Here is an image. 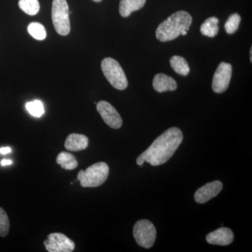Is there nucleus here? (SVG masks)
<instances>
[{
  "label": "nucleus",
  "instance_id": "nucleus-1",
  "mask_svg": "<svg viewBox=\"0 0 252 252\" xmlns=\"http://www.w3.org/2000/svg\"><path fill=\"white\" fill-rule=\"evenodd\" d=\"M183 141L180 128L170 127L157 137L150 147L137 158V165L142 166L144 162L152 166H158L168 161Z\"/></svg>",
  "mask_w": 252,
  "mask_h": 252
},
{
  "label": "nucleus",
  "instance_id": "nucleus-2",
  "mask_svg": "<svg viewBox=\"0 0 252 252\" xmlns=\"http://www.w3.org/2000/svg\"><path fill=\"white\" fill-rule=\"evenodd\" d=\"M191 23L192 17L188 12L177 11L159 25L156 35L162 42L173 40L181 35L182 32H188Z\"/></svg>",
  "mask_w": 252,
  "mask_h": 252
},
{
  "label": "nucleus",
  "instance_id": "nucleus-3",
  "mask_svg": "<svg viewBox=\"0 0 252 252\" xmlns=\"http://www.w3.org/2000/svg\"><path fill=\"white\" fill-rule=\"evenodd\" d=\"M109 168L104 162H99L88 167L86 170H80L77 179L84 188L99 187L103 185L108 178Z\"/></svg>",
  "mask_w": 252,
  "mask_h": 252
},
{
  "label": "nucleus",
  "instance_id": "nucleus-4",
  "mask_svg": "<svg viewBox=\"0 0 252 252\" xmlns=\"http://www.w3.org/2000/svg\"><path fill=\"white\" fill-rule=\"evenodd\" d=\"M104 77L113 87L118 90H125L128 86L127 77L119 62L112 58H106L101 63Z\"/></svg>",
  "mask_w": 252,
  "mask_h": 252
},
{
  "label": "nucleus",
  "instance_id": "nucleus-5",
  "mask_svg": "<svg viewBox=\"0 0 252 252\" xmlns=\"http://www.w3.org/2000/svg\"><path fill=\"white\" fill-rule=\"evenodd\" d=\"M51 17L55 30L60 35L67 36L70 32L69 6L66 0L53 1Z\"/></svg>",
  "mask_w": 252,
  "mask_h": 252
},
{
  "label": "nucleus",
  "instance_id": "nucleus-6",
  "mask_svg": "<svg viewBox=\"0 0 252 252\" xmlns=\"http://www.w3.org/2000/svg\"><path fill=\"white\" fill-rule=\"evenodd\" d=\"M136 243L146 249L152 248L157 238V230L150 220H141L136 222L133 228Z\"/></svg>",
  "mask_w": 252,
  "mask_h": 252
},
{
  "label": "nucleus",
  "instance_id": "nucleus-7",
  "mask_svg": "<svg viewBox=\"0 0 252 252\" xmlns=\"http://www.w3.org/2000/svg\"><path fill=\"white\" fill-rule=\"evenodd\" d=\"M44 244L46 250L49 252H72L75 249L74 242L61 233H51Z\"/></svg>",
  "mask_w": 252,
  "mask_h": 252
},
{
  "label": "nucleus",
  "instance_id": "nucleus-8",
  "mask_svg": "<svg viewBox=\"0 0 252 252\" xmlns=\"http://www.w3.org/2000/svg\"><path fill=\"white\" fill-rule=\"evenodd\" d=\"M232 65L222 62L217 67L212 80V89L216 94H222L228 89L232 76Z\"/></svg>",
  "mask_w": 252,
  "mask_h": 252
},
{
  "label": "nucleus",
  "instance_id": "nucleus-9",
  "mask_svg": "<svg viewBox=\"0 0 252 252\" xmlns=\"http://www.w3.org/2000/svg\"><path fill=\"white\" fill-rule=\"evenodd\" d=\"M97 110L105 124L114 129L120 128L123 121L117 109L106 101H99L97 104Z\"/></svg>",
  "mask_w": 252,
  "mask_h": 252
},
{
  "label": "nucleus",
  "instance_id": "nucleus-10",
  "mask_svg": "<svg viewBox=\"0 0 252 252\" xmlns=\"http://www.w3.org/2000/svg\"><path fill=\"white\" fill-rule=\"evenodd\" d=\"M222 189L223 185L220 181H214L198 189L194 195V199L198 203H207L212 198L216 197L221 191Z\"/></svg>",
  "mask_w": 252,
  "mask_h": 252
},
{
  "label": "nucleus",
  "instance_id": "nucleus-11",
  "mask_svg": "<svg viewBox=\"0 0 252 252\" xmlns=\"http://www.w3.org/2000/svg\"><path fill=\"white\" fill-rule=\"evenodd\" d=\"M234 235L233 231L228 228L222 227L209 233L206 236V241L210 245L227 246L233 243Z\"/></svg>",
  "mask_w": 252,
  "mask_h": 252
},
{
  "label": "nucleus",
  "instance_id": "nucleus-12",
  "mask_svg": "<svg viewBox=\"0 0 252 252\" xmlns=\"http://www.w3.org/2000/svg\"><path fill=\"white\" fill-rule=\"evenodd\" d=\"M153 87L157 92L162 93L175 91L177 89V84L173 78L166 74H158L154 77Z\"/></svg>",
  "mask_w": 252,
  "mask_h": 252
},
{
  "label": "nucleus",
  "instance_id": "nucleus-13",
  "mask_svg": "<svg viewBox=\"0 0 252 252\" xmlns=\"http://www.w3.org/2000/svg\"><path fill=\"white\" fill-rule=\"evenodd\" d=\"M89 145V139L81 134H70L64 142V147L71 152H79L84 150Z\"/></svg>",
  "mask_w": 252,
  "mask_h": 252
},
{
  "label": "nucleus",
  "instance_id": "nucleus-14",
  "mask_svg": "<svg viewBox=\"0 0 252 252\" xmlns=\"http://www.w3.org/2000/svg\"><path fill=\"white\" fill-rule=\"evenodd\" d=\"M147 0H121L119 13L122 17H128L133 11L142 9Z\"/></svg>",
  "mask_w": 252,
  "mask_h": 252
},
{
  "label": "nucleus",
  "instance_id": "nucleus-15",
  "mask_svg": "<svg viewBox=\"0 0 252 252\" xmlns=\"http://www.w3.org/2000/svg\"><path fill=\"white\" fill-rule=\"evenodd\" d=\"M56 162L64 170H72L77 168L78 162L72 154L68 152H61L58 155Z\"/></svg>",
  "mask_w": 252,
  "mask_h": 252
},
{
  "label": "nucleus",
  "instance_id": "nucleus-16",
  "mask_svg": "<svg viewBox=\"0 0 252 252\" xmlns=\"http://www.w3.org/2000/svg\"><path fill=\"white\" fill-rule=\"evenodd\" d=\"M219 19L216 17L207 18L200 27V32L203 35L215 37L219 32Z\"/></svg>",
  "mask_w": 252,
  "mask_h": 252
},
{
  "label": "nucleus",
  "instance_id": "nucleus-17",
  "mask_svg": "<svg viewBox=\"0 0 252 252\" xmlns=\"http://www.w3.org/2000/svg\"><path fill=\"white\" fill-rule=\"evenodd\" d=\"M170 65L177 74L187 76L190 72L188 63L183 57L179 56H172L170 59Z\"/></svg>",
  "mask_w": 252,
  "mask_h": 252
},
{
  "label": "nucleus",
  "instance_id": "nucleus-18",
  "mask_svg": "<svg viewBox=\"0 0 252 252\" xmlns=\"http://www.w3.org/2000/svg\"><path fill=\"white\" fill-rule=\"evenodd\" d=\"M19 7L30 16L37 14L40 9L38 0H19Z\"/></svg>",
  "mask_w": 252,
  "mask_h": 252
},
{
  "label": "nucleus",
  "instance_id": "nucleus-19",
  "mask_svg": "<svg viewBox=\"0 0 252 252\" xmlns=\"http://www.w3.org/2000/svg\"><path fill=\"white\" fill-rule=\"evenodd\" d=\"M28 31L33 38L37 40H44L46 37V31L43 25L39 23H32L28 26Z\"/></svg>",
  "mask_w": 252,
  "mask_h": 252
},
{
  "label": "nucleus",
  "instance_id": "nucleus-20",
  "mask_svg": "<svg viewBox=\"0 0 252 252\" xmlns=\"http://www.w3.org/2000/svg\"><path fill=\"white\" fill-rule=\"evenodd\" d=\"M241 17L238 14L230 15L225 24V30L228 34H232L238 31Z\"/></svg>",
  "mask_w": 252,
  "mask_h": 252
},
{
  "label": "nucleus",
  "instance_id": "nucleus-21",
  "mask_svg": "<svg viewBox=\"0 0 252 252\" xmlns=\"http://www.w3.org/2000/svg\"><path fill=\"white\" fill-rule=\"evenodd\" d=\"M26 109L33 117H41L44 114V107L42 102L34 100L26 104Z\"/></svg>",
  "mask_w": 252,
  "mask_h": 252
},
{
  "label": "nucleus",
  "instance_id": "nucleus-22",
  "mask_svg": "<svg viewBox=\"0 0 252 252\" xmlns=\"http://www.w3.org/2000/svg\"><path fill=\"white\" fill-rule=\"evenodd\" d=\"M9 220L6 212L0 207V237L4 238L9 231Z\"/></svg>",
  "mask_w": 252,
  "mask_h": 252
},
{
  "label": "nucleus",
  "instance_id": "nucleus-23",
  "mask_svg": "<svg viewBox=\"0 0 252 252\" xmlns=\"http://www.w3.org/2000/svg\"><path fill=\"white\" fill-rule=\"evenodd\" d=\"M11 149L9 147H2V148L0 149V154H2V155H6V154L11 153Z\"/></svg>",
  "mask_w": 252,
  "mask_h": 252
},
{
  "label": "nucleus",
  "instance_id": "nucleus-24",
  "mask_svg": "<svg viewBox=\"0 0 252 252\" xmlns=\"http://www.w3.org/2000/svg\"><path fill=\"white\" fill-rule=\"evenodd\" d=\"M13 163V161L9 159H3L1 161V166H6V165H10Z\"/></svg>",
  "mask_w": 252,
  "mask_h": 252
},
{
  "label": "nucleus",
  "instance_id": "nucleus-25",
  "mask_svg": "<svg viewBox=\"0 0 252 252\" xmlns=\"http://www.w3.org/2000/svg\"><path fill=\"white\" fill-rule=\"evenodd\" d=\"M252 48H251V49H250V61H251V62L252 61Z\"/></svg>",
  "mask_w": 252,
  "mask_h": 252
},
{
  "label": "nucleus",
  "instance_id": "nucleus-26",
  "mask_svg": "<svg viewBox=\"0 0 252 252\" xmlns=\"http://www.w3.org/2000/svg\"><path fill=\"white\" fill-rule=\"evenodd\" d=\"M93 1H96V2H99V1H102V0H93Z\"/></svg>",
  "mask_w": 252,
  "mask_h": 252
}]
</instances>
